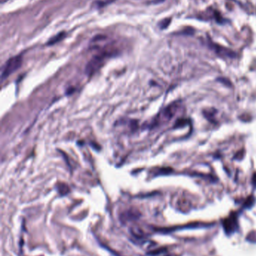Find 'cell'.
Segmentation results:
<instances>
[{
    "instance_id": "obj_3",
    "label": "cell",
    "mask_w": 256,
    "mask_h": 256,
    "mask_svg": "<svg viewBox=\"0 0 256 256\" xmlns=\"http://www.w3.org/2000/svg\"><path fill=\"white\" fill-rule=\"evenodd\" d=\"M140 216H141V214H140L138 210L132 209L127 210L124 213H123L122 216H121V217H122L121 219H122L123 221L133 220V219H138L140 217Z\"/></svg>"
},
{
    "instance_id": "obj_6",
    "label": "cell",
    "mask_w": 256,
    "mask_h": 256,
    "mask_svg": "<svg viewBox=\"0 0 256 256\" xmlns=\"http://www.w3.org/2000/svg\"><path fill=\"white\" fill-rule=\"evenodd\" d=\"M113 1H115V0H99V1L98 2V5H99V7L105 6V5L111 3Z\"/></svg>"
},
{
    "instance_id": "obj_1",
    "label": "cell",
    "mask_w": 256,
    "mask_h": 256,
    "mask_svg": "<svg viewBox=\"0 0 256 256\" xmlns=\"http://www.w3.org/2000/svg\"><path fill=\"white\" fill-rule=\"evenodd\" d=\"M111 56H112L111 53L106 50L100 53L99 54L96 55L87 64L86 67V73L87 75H92L96 71H98L105 63L106 59Z\"/></svg>"
},
{
    "instance_id": "obj_4",
    "label": "cell",
    "mask_w": 256,
    "mask_h": 256,
    "mask_svg": "<svg viewBox=\"0 0 256 256\" xmlns=\"http://www.w3.org/2000/svg\"><path fill=\"white\" fill-rule=\"evenodd\" d=\"M65 33L64 32H60V33L57 34V35H54V37H52L49 40L48 42H47V45H49V46H51V45H54L55 43H56L59 41H62V39L65 38Z\"/></svg>"
},
{
    "instance_id": "obj_2",
    "label": "cell",
    "mask_w": 256,
    "mask_h": 256,
    "mask_svg": "<svg viewBox=\"0 0 256 256\" xmlns=\"http://www.w3.org/2000/svg\"><path fill=\"white\" fill-rule=\"evenodd\" d=\"M22 64V57L20 56H16L9 58L8 60L5 62L2 69L1 73V79L2 81H4V79L8 78L11 74L14 73L17 70L20 68Z\"/></svg>"
},
{
    "instance_id": "obj_5",
    "label": "cell",
    "mask_w": 256,
    "mask_h": 256,
    "mask_svg": "<svg viewBox=\"0 0 256 256\" xmlns=\"http://www.w3.org/2000/svg\"><path fill=\"white\" fill-rule=\"evenodd\" d=\"M57 189L60 194H62V195L67 194L69 191V187H68V186L64 184V183H60Z\"/></svg>"
}]
</instances>
